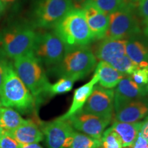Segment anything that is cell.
<instances>
[{
    "instance_id": "1",
    "label": "cell",
    "mask_w": 148,
    "mask_h": 148,
    "mask_svg": "<svg viewBox=\"0 0 148 148\" xmlns=\"http://www.w3.org/2000/svg\"><path fill=\"white\" fill-rule=\"evenodd\" d=\"M53 29L66 49L86 47L95 40L81 8L75 7L70 10Z\"/></svg>"
},
{
    "instance_id": "2",
    "label": "cell",
    "mask_w": 148,
    "mask_h": 148,
    "mask_svg": "<svg viewBox=\"0 0 148 148\" xmlns=\"http://www.w3.org/2000/svg\"><path fill=\"white\" fill-rule=\"evenodd\" d=\"M35 104L34 97L18 76L12 62H9L0 93V105L28 113L34 110Z\"/></svg>"
},
{
    "instance_id": "3",
    "label": "cell",
    "mask_w": 148,
    "mask_h": 148,
    "mask_svg": "<svg viewBox=\"0 0 148 148\" xmlns=\"http://www.w3.org/2000/svg\"><path fill=\"white\" fill-rule=\"evenodd\" d=\"M14 69L30 91L36 102L48 95L50 83L41 63L32 52L14 59Z\"/></svg>"
},
{
    "instance_id": "4",
    "label": "cell",
    "mask_w": 148,
    "mask_h": 148,
    "mask_svg": "<svg viewBox=\"0 0 148 148\" xmlns=\"http://www.w3.org/2000/svg\"><path fill=\"white\" fill-rule=\"evenodd\" d=\"M97 63L93 51L88 46L66 49L58 65L51 68L61 77H69L76 82L83 79L95 69Z\"/></svg>"
},
{
    "instance_id": "5",
    "label": "cell",
    "mask_w": 148,
    "mask_h": 148,
    "mask_svg": "<svg viewBox=\"0 0 148 148\" xmlns=\"http://www.w3.org/2000/svg\"><path fill=\"white\" fill-rule=\"evenodd\" d=\"M36 33L25 25H14L0 32V52L5 57L15 59L32 53Z\"/></svg>"
},
{
    "instance_id": "6",
    "label": "cell",
    "mask_w": 148,
    "mask_h": 148,
    "mask_svg": "<svg viewBox=\"0 0 148 148\" xmlns=\"http://www.w3.org/2000/svg\"><path fill=\"white\" fill-rule=\"evenodd\" d=\"M108 16V29L103 38L127 40L141 34L136 10L134 3L130 1H127Z\"/></svg>"
},
{
    "instance_id": "7",
    "label": "cell",
    "mask_w": 148,
    "mask_h": 148,
    "mask_svg": "<svg viewBox=\"0 0 148 148\" xmlns=\"http://www.w3.org/2000/svg\"><path fill=\"white\" fill-rule=\"evenodd\" d=\"M75 8L70 0H36L32 14L34 27L49 29Z\"/></svg>"
},
{
    "instance_id": "8",
    "label": "cell",
    "mask_w": 148,
    "mask_h": 148,
    "mask_svg": "<svg viewBox=\"0 0 148 148\" xmlns=\"http://www.w3.org/2000/svg\"><path fill=\"white\" fill-rule=\"evenodd\" d=\"M66 51L64 42L53 32L36 34L32 53L41 64L54 67L62 61Z\"/></svg>"
},
{
    "instance_id": "9",
    "label": "cell",
    "mask_w": 148,
    "mask_h": 148,
    "mask_svg": "<svg viewBox=\"0 0 148 148\" xmlns=\"http://www.w3.org/2000/svg\"><path fill=\"white\" fill-rule=\"evenodd\" d=\"M40 128L47 148H70L75 131L66 119L60 117L44 122Z\"/></svg>"
},
{
    "instance_id": "10",
    "label": "cell",
    "mask_w": 148,
    "mask_h": 148,
    "mask_svg": "<svg viewBox=\"0 0 148 148\" xmlns=\"http://www.w3.org/2000/svg\"><path fill=\"white\" fill-rule=\"evenodd\" d=\"M113 89L95 86L82 110L111 121L114 113Z\"/></svg>"
},
{
    "instance_id": "11",
    "label": "cell",
    "mask_w": 148,
    "mask_h": 148,
    "mask_svg": "<svg viewBox=\"0 0 148 148\" xmlns=\"http://www.w3.org/2000/svg\"><path fill=\"white\" fill-rule=\"evenodd\" d=\"M66 120L74 129L98 140H101L105 129L110 123L109 120L85 112L82 109Z\"/></svg>"
},
{
    "instance_id": "12",
    "label": "cell",
    "mask_w": 148,
    "mask_h": 148,
    "mask_svg": "<svg viewBox=\"0 0 148 148\" xmlns=\"http://www.w3.org/2000/svg\"><path fill=\"white\" fill-rule=\"evenodd\" d=\"M81 8L84 12L86 23L94 40L104 38L109 23V16L88 0L83 3Z\"/></svg>"
},
{
    "instance_id": "13",
    "label": "cell",
    "mask_w": 148,
    "mask_h": 148,
    "mask_svg": "<svg viewBox=\"0 0 148 148\" xmlns=\"http://www.w3.org/2000/svg\"><path fill=\"white\" fill-rule=\"evenodd\" d=\"M114 110L118 111L125 104L131 101L147 97L148 94L132 80L130 75L120 81L114 90Z\"/></svg>"
},
{
    "instance_id": "14",
    "label": "cell",
    "mask_w": 148,
    "mask_h": 148,
    "mask_svg": "<svg viewBox=\"0 0 148 148\" xmlns=\"http://www.w3.org/2000/svg\"><path fill=\"white\" fill-rule=\"evenodd\" d=\"M127 40L103 38L94 51L96 58L108 64H112L126 55L125 45Z\"/></svg>"
},
{
    "instance_id": "15",
    "label": "cell",
    "mask_w": 148,
    "mask_h": 148,
    "mask_svg": "<svg viewBox=\"0 0 148 148\" xmlns=\"http://www.w3.org/2000/svg\"><path fill=\"white\" fill-rule=\"evenodd\" d=\"M114 113L117 121L135 123L141 121L148 116V97L131 101Z\"/></svg>"
},
{
    "instance_id": "16",
    "label": "cell",
    "mask_w": 148,
    "mask_h": 148,
    "mask_svg": "<svg viewBox=\"0 0 148 148\" xmlns=\"http://www.w3.org/2000/svg\"><path fill=\"white\" fill-rule=\"evenodd\" d=\"M125 53L138 68L148 67V42L140 35L127 40Z\"/></svg>"
},
{
    "instance_id": "17",
    "label": "cell",
    "mask_w": 148,
    "mask_h": 148,
    "mask_svg": "<svg viewBox=\"0 0 148 148\" xmlns=\"http://www.w3.org/2000/svg\"><path fill=\"white\" fill-rule=\"evenodd\" d=\"M10 134L20 145L39 143L44 138L41 130L34 121L30 119L24 120Z\"/></svg>"
},
{
    "instance_id": "18",
    "label": "cell",
    "mask_w": 148,
    "mask_h": 148,
    "mask_svg": "<svg viewBox=\"0 0 148 148\" xmlns=\"http://www.w3.org/2000/svg\"><path fill=\"white\" fill-rule=\"evenodd\" d=\"M97 83L98 77L95 73H94L93 76L89 82L75 89L73 93V101L71 106L65 114L60 116V119H67L72 114L82 109Z\"/></svg>"
},
{
    "instance_id": "19",
    "label": "cell",
    "mask_w": 148,
    "mask_h": 148,
    "mask_svg": "<svg viewBox=\"0 0 148 148\" xmlns=\"http://www.w3.org/2000/svg\"><path fill=\"white\" fill-rule=\"evenodd\" d=\"M95 73L98 77L99 86L109 89H113L125 75H127L117 71L110 64L103 61H100L96 66Z\"/></svg>"
},
{
    "instance_id": "20",
    "label": "cell",
    "mask_w": 148,
    "mask_h": 148,
    "mask_svg": "<svg viewBox=\"0 0 148 148\" xmlns=\"http://www.w3.org/2000/svg\"><path fill=\"white\" fill-rule=\"evenodd\" d=\"M143 121L135 123H126L115 121L112 123V127L121 138L123 147H130L138 136Z\"/></svg>"
},
{
    "instance_id": "21",
    "label": "cell",
    "mask_w": 148,
    "mask_h": 148,
    "mask_svg": "<svg viewBox=\"0 0 148 148\" xmlns=\"http://www.w3.org/2000/svg\"><path fill=\"white\" fill-rule=\"evenodd\" d=\"M24 120L15 109L0 106V126L5 132H12Z\"/></svg>"
},
{
    "instance_id": "22",
    "label": "cell",
    "mask_w": 148,
    "mask_h": 148,
    "mask_svg": "<svg viewBox=\"0 0 148 148\" xmlns=\"http://www.w3.org/2000/svg\"><path fill=\"white\" fill-rule=\"evenodd\" d=\"M97 8L109 15L125 5L128 0H88Z\"/></svg>"
},
{
    "instance_id": "23",
    "label": "cell",
    "mask_w": 148,
    "mask_h": 148,
    "mask_svg": "<svg viewBox=\"0 0 148 148\" xmlns=\"http://www.w3.org/2000/svg\"><path fill=\"white\" fill-rule=\"evenodd\" d=\"M101 145V140L95 139L85 134L75 132L70 148H95Z\"/></svg>"
},
{
    "instance_id": "24",
    "label": "cell",
    "mask_w": 148,
    "mask_h": 148,
    "mask_svg": "<svg viewBox=\"0 0 148 148\" xmlns=\"http://www.w3.org/2000/svg\"><path fill=\"white\" fill-rule=\"evenodd\" d=\"M75 81L69 77H61L54 84H50L48 90V95L54 96L69 92L73 88Z\"/></svg>"
},
{
    "instance_id": "25",
    "label": "cell",
    "mask_w": 148,
    "mask_h": 148,
    "mask_svg": "<svg viewBox=\"0 0 148 148\" xmlns=\"http://www.w3.org/2000/svg\"><path fill=\"white\" fill-rule=\"evenodd\" d=\"M101 145L103 148H122L121 140L112 127H109L103 133L101 138Z\"/></svg>"
},
{
    "instance_id": "26",
    "label": "cell",
    "mask_w": 148,
    "mask_h": 148,
    "mask_svg": "<svg viewBox=\"0 0 148 148\" xmlns=\"http://www.w3.org/2000/svg\"><path fill=\"white\" fill-rule=\"evenodd\" d=\"M110 65L117 71L127 75H131L135 70L138 69V66L127 55H125Z\"/></svg>"
},
{
    "instance_id": "27",
    "label": "cell",
    "mask_w": 148,
    "mask_h": 148,
    "mask_svg": "<svg viewBox=\"0 0 148 148\" xmlns=\"http://www.w3.org/2000/svg\"><path fill=\"white\" fill-rule=\"evenodd\" d=\"M130 77L135 84L148 94V67L138 68Z\"/></svg>"
},
{
    "instance_id": "28",
    "label": "cell",
    "mask_w": 148,
    "mask_h": 148,
    "mask_svg": "<svg viewBox=\"0 0 148 148\" xmlns=\"http://www.w3.org/2000/svg\"><path fill=\"white\" fill-rule=\"evenodd\" d=\"M19 146L10 133L4 132L0 136V148H19Z\"/></svg>"
},
{
    "instance_id": "29",
    "label": "cell",
    "mask_w": 148,
    "mask_h": 148,
    "mask_svg": "<svg viewBox=\"0 0 148 148\" xmlns=\"http://www.w3.org/2000/svg\"><path fill=\"white\" fill-rule=\"evenodd\" d=\"M136 13L144 23H148V0H139Z\"/></svg>"
},
{
    "instance_id": "30",
    "label": "cell",
    "mask_w": 148,
    "mask_h": 148,
    "mask_svg": "<svg viewBox=\"0 0 148 148\" xmlns=\"http://www.w3.org/2000/svg\"><path fill=\"white\" fill-rule=\"evenodd\" d=\"M9 61L5 59V57L0 52V93H1V87L4 79L5 71L8 66Z\"/></svg>"
},
{
    "instance_id": "31",
    "label": "cell",
    "mask_w": 148,
    "mask_h": 148,
    "mask_svg": "<svg viewBox=\"0 0 148 148\" xmlns=\"http://www.w3.org/2000/svg\"><path fill=\"white\" fill-rule=\"evenodd\" d=\"M130 148H148V140L143 138L139 132L138 136Z\"/></svg>"
},
{
    "instance_id": "32",
    "label": "cell",
    "mask_w": 148,
    "mask_h": 148,
    "mask_svg": "<svg viewBox=\"0 0 148 148\" xmlns=\"http://www.w3.org/2000/svg\"><path fill=\"white\" fill-rule=\"evenodd\" d=\"M140 133L143 138L148 140V116L144 119Z\"/></svg>"
},
{
    "instance_id": "33",
    "label": "cell",
    "mask_w": 148,
    "mask_h": 148,
    "mask_svg": "<svg viewBox=\"0 0 148 148\" xmlns=\"http://www.w3.org/2000/svg\"><path fill=\"white\" fill-rule=\"evenodd\" d=\"M19 148H43L38 143H30L25 144V145H20Z\"/></svg>"
},
{
    "instance_id": "34",
    "label": "cell",
    "mask_w": 148,
    "mask_h": 148,
    "mask_svg": "<svg viewBox=\"0 0 148 148\" xmlns=\"http://www.w3.org/2000/svg\"><path fill=\"white\" fill-rule=\"evenodd\" d=\"M70 1L73 3L75 8H80L82 7L83 3L87 0H70Z\"/></svg>"
},
{
    "instance_id": "35",
    "label": "cell",
    "mask_w": 148,
    "mask_h": 148,
    "mask_svg": "<svg viewBox=\"0 0 148 148\" xmlns=\"http://www.w3.org/2000/svg\"><path fill=\"white\" fill-rule=\"evenodd\" d=\"M16 1H17V0H0V1H1L5 6L12 4V3L16 2Z\"/></svg>"
},
{
    "instance_id": "36",
    "label": "cell",
    "mask_w": 148,
    "mask_h": 148,
    "mask_svg": "<svg viewBox=\"0 0 148 148\" xmlns=\"http://www.w3.org/2000/svg\"><path fill=\"white\" fill-rule=\"evenodd\" d=\"M5 5H3L1 1H0V16L2 15V14L3 13V12H4L5 10Z\"/></svg>"
},
{
    "instance_id": "37",
    "label": "cell",
    "mask_w": 148,
    "mask_h": 148,
    "mask_svg": "<svg viewBox=\"0 0 148 148\" xmlns=\"http://www.w3.org/2000/svg\"><path fill=\"white\" fill-rule=\"evenodd\" d=\"M145 34L146 36H147L148 38V23L145 24Z\"/></svg>"
},
{
    "instance_id": "38",
    "label": "cell",
    "mask_w": 148,
    "mask_h": 148,
    "mask_svg": "<svg viewBox=\"0 0 148 148\" xmlns=\"http://www.w3.org/2000/svg\"><path fill=\"white\" fill-rule=\"evenodd\" d=\"M4 132H5V131L3 130L2 129V127H1V126H0V136H1V135L3 134V133Z\"/></svg>"
},
{
    "instance_id": "39",
    "label": "cell",
    "mask_w": 148,
    "mask_h": 148,
    "mask_svg": "<svg viewBox=\"0 0 148 148\" xmlns=\"http://www.w3.org/2000/svg\"><path fill=\"white\" fill-rule=\"evenodd\" d=\"M128 1L133 3H138V1H139V0H128Z\"/></svg>"
},
{
    "instance_id": "40",
    "label": "cell",
    "mask_w": 148,
    "mask_h": 148,
    "mask_svg": "<svg viewBox=\"0 0 148 148\" xmlns=\"http://www.w3.org/2000/svg\"><path fill=\"white\" fill-rule=\"evenodd\" d=\"M95 148H103V146L102 145H99V146H98V147H95Z\"/></svg>"
},
{
    "instance_id": "41",
    "label": "cell",
    "mask_w": 148,
    "mask_h": 148,
    "mask_svg": "<svg viewBox=\"0 0 148 148\" xmlns=\"http://www.w3.org/2000/svg\"><path fill=\"white\" fill-rule=\"evenodd\" d=\"M0 106H1V105H0Z\"/></svg>"
}]
</instances>
